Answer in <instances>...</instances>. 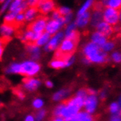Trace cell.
I'll use <instances>...</instances> for the list:
<instances>
[{"label":"cell","mask_w":121,"mask_h":121,"mask_svg":"<svg viewBox=\"0 0 121 121\" xmlns=\"http://www.w3.org/2000/svg\"><path fill=\"white\" fill-rule=\"evenodd\" d=\"M82 52L84 57L87 58L90 62L104 64L108 62V56L101 49V46L91 41L85 44Z\"/></svg>","instance_id":"1"},{"label":"cell","mask_w":121,"mask_h":121,"mask_svg":"<svg viewBox=\"0 0 121 121\" xmlns=\"http://www.w3.org/2000/svg\"><path fill=\"white\" fill-rule=\"evenodd\" d=\"M103 17L105 22L112 26H115L120 24L119 10H116L109 7H105L103 9Z\"/></svg>","instance_id":"2"},{"label":"cell","mask_w":121,"mask_h":121,"mask_svg":"<svg viewBox=\"0 0 121 121\" xmlns=\"http://www.w3.org/2000/svg\"><path fill=\"white\" fill-rule=\"evenodd\" d=\"M65 26V23L64 18L62 16L58 19H51L48 18V23L46 28V32L50 34L52 36L57 32L62 31L61 30Z\"/></svg>","instance_id":"3"},{"label":"cell","mask_w":121,"mask_h":121,"mask_svg":"<svg viewBox=\"0 0 121 121\" xmlns=\"http://www.w3.org/2000/svg\"><path fill=\"white\" fill-rule=\"evenodd\" d=\"M48 20L46 16L40 15L37 19H35L33 22L30 23L28 26V29L37 33H43L46 32V28L48 23Z\"/></svg>","instance_id":"4"},{"label":"cell","mask_w":121,"mask_h":121,"mask_svg":"<svg viewBox=\"0 0 121 121\" xmlns=\"http://www.w3.org/2000/svg\"><path fill=\"white\" fill-rule=\"evenodd\" d=\"M64 39H65V33H64L63 31H60L52 35L50 40L45 46L44 50L46 52H52L54 50H56Z\"/></svg>","instance_id":"5"},{"label":"cell","mask_w":121,"mask_h":121,"mask_svg":"<svg viewBox=\"0 0 121 121\" xmlns=\"http://www.w3.org/2000/svg\"><path fill=\"white\" fill-rule=\"evenodd\" d=\"M37 8L40 11V15L45 16L50 15L57 8L54 0H40Z\"/></svg>","instance_id":"6"},{"label":"cell","mask_w":121,"mask_h":121,"mask_svg":"<svg viewBox=\"0 0 121 121\" xmlns=\"http://www.w3.org/2000/svg\"><path fill=\"white\" fill-rule=\"evenodd\" d=\"M16 24L3 23L1 25V26H0V33H1V37H2L1 43H4V45L5 43L10 40L11 37L16 33Z\"/></svg>","instance_id":"7"},{"label":"cell","mask_w":121,"mask_h":121,"mask_svg":"<svg viewBox=\"0 0 121 121\" xmlns=\"http://www.w3.org/2000/svg\"><path fill=\"white\" fill-rule=\"evenodd\" d=\"M40 66L38 63L34 62H25L21 65V72L20 73L25 76H33L36 74Z\"/></svg>","instance_id":"8"},{"label":"cell","mask_w":121,"mask_h":121,"mask_svg":"<svg viewBox=\"0 0 121 121\" xmlns=\"http://www.w3.org/2000/svg\"><path fill=\"white\" fill-rule=\"evenodd\" d=\"M40 33L35 32L27 28L24 32H23L19 35V39L21 42L24 43L26 44L35 43L37 40L40 38Z\"/></svg>","instance_id":"9"},{"label":"cell","mask_w":121,"mask_h":121,"mask_svg":"<svg viewBox=\"0 0 121 121\" xmlns=\"http://www.w3.org/2000/svg\"><path fill=\"white\" fill-rule=\"evenodd\" d=\"M90 18H91V12L84 13L81 15L76 16L75 23L77 26V28L79 29H84L90 24Z\"/></svg>","instance_id":"10"},{"label":"cell","mask_w":121,"mask_h":121,"mask_svg":"<svg viewBox=\"0 0 121 121\" xmlns=\"http://www.w3.org/2000/svg\"><path fill=\"white\" fill-rule=\"evenodd\" d=\"M24 13L25 16V21L29 24L33 22L40 16V11L37 7H28Z\"/></svg>","instance_id":"11"},{"label":"cell","mask_w":121,"mask_h":121,"mask_svg":"<svg viewBox=\"0 0 121 121\" xmlns=\"http://www.w3.org/2000/svg\"><path fill=\"white\" fill-rule=\"evenodd\" d=\"M28 6L26 2H22L20 0H13L12 2L8 11L15 13L18 14L19 13H24L28 8Z\"/></svg>","instance_id":"12"},{"label":"cell","mask_w":121,"mask_h":121,"mask_svg":"<svg viewBox=\"0 0 121 121\" xmlns=\"http://www.w3.org/2000/svg\"><path fill=\"white\" fill-rule=\"evenodd\" d=\"M103 10L93 9L91 12V18H90V25L95 29V27L104 21L103 17Z\"/></svg>","instance_id":"13"},{"label":"cell","mask_w":121,"mask_h":121,"mask_svg":"<svg viewBox=\"0 0 121 121\" xmlns=\"http://www.w3.org/2000/svg\"><path fill=\"white\" fill-rule=\"evenodd\" d=\"M95 30L105 35L106 38H109L114 33V32H115L114 26H111L108 23L105 22L104 21H103L102 22H101L95 27Z\"/></svg>","instance_id":"14"},{"label":"cell","mask_w":121,"mask_h":121,"mask_svg":"<svg viewBox=\"0 0 121 121\" xmlns=\"http://www.w3.org/2000/svg\"><path fill=\"white\" fill-rule=\"evenodd\" d=\"M90 40H91V42L94 43L96 45L101 47L103 45H104L107 42L108 38H106L105 35H104L103 34L98 32V31L95 30L91 34Z\"/></svg>","instance_id":"15"},{"label":"cell","mask_w":121,"mask_h":121,"mask_svg":"<svg viewBox=\"0 0 121 121\" xmlns=\"http://www.w3.org/2000/svg\"><path fill=\"white\" fill-rule=\"evenodd\" d=\"M26 51L29 54L30 56L33 60H38L40 57V50L39 46H38L35 43H30L26 44Z\"/></svg>","instance_id":"16"},{"label":"cell","mask_w":121,"mask_h":121,"mask_svg":"<svg viewBox=\"0 0 121 121\" xmlns=\"http://www.w3.org/2000/svg\"><path fill=\"white\" fill-rule=\"evenodd\" d=\"M97 105V98L95 95H89L84 101L85 109L88 113L93 112Z\"/></svg>","instance_id":"17"},{"label":"cell","mask_w":121,"mask_h":121,"mask_svg":"<svg viewBox=\"0 0 121 121\" xmlns=\"http://www.w3.org/2000/svg\"><path fill=\"white\" fill-rule=\"evenodd\" d=\"M95 4V0H85V1L81 4L79 9H78L76 12V16L89 12L91 8H94Z\"/></svg>","instance_id":"18"},{"label":"cell","mask_w":121,"mask_h":121,"mask_svg":"<svg viewBox=\"0 0 121 121\" xmlns=\"http://www.w3.org/2000/svg\"><path fill=\"white\" fill-rule=\"evenodd\" d=\"M65 121H94L93 117L87 112H80L76 115L66 118Z\"/></svg>","instance_id":"19"},{"label":"cell","mask_w":121,"mask_h":121,"mask_svg":"<svg viewBox=\"0 0 121 121\" xmlns=\"http://www.w3.org/2000/svg\"><path fill=\"white\" fill-rule=\"evenodd\" d=\"M79 108L76 106H73V105H68L66 106L65 109H64L62 114V117H64L66 118L70 117L72 116L76 115L77 112H79Z\"/></svg>","instance_id":"20"},{"label":"cell","mask_w":121,"mask_h":121,"mask_svg":"<svg viewBox=\"0 0 121 121\" xmlns=\"http://www.w3.org/2000/svg\"><path fill=\"white\" fill-rule=\"evenodd\" d=\"M23 83L24 84V87L29 90H36L40 85V82L38 80L31 78H25L23 79Z\"/></svg>","instance_id":"21"},{"label":"cell","mask_w":121,"mask_h":121,"mask_svg":"<svg viewBox=\"0 0 121 121\" xmlns=\"http://www.w3.org/2000/svg\"><path fill=\"white\" fill-rule=\"evenodd\" d=\"M52 38V35L50 34H48V32H44L43 33H42L40 38L37 40V42L35 43V44H36L38 46H46L48 41L50 40Z\"/></svg>","instance_id":"22"},{"label":"cell","mask_w":121,"mask_h":121,"mask_svg":"<svg viewBox=\"0 0 121 121\" xmlns=\"http://www.w3.org/2000/svg\"><path fill=\"white\" fill-rule=\"evenodd\" d=\"M16 16V14L15 13L8 11V12L5 13L3 15V21H4V23L15 24Z\"/></svg>","instance_id":"23"},{"label":"cell","mask_w":121,"mask_h":121,"mask_svg":"<svg viewBox=\"0 0 121 121\" xmlns=\"http://www.w3.org/2000/svg\"><path fill=\"white\" fill-rule=\"evenodd\" d=\"M56 9H57L61 16H62V17H65V16L69 15V14L73 13L72 9H71L70 7L66 6V5H61V6L58 7Z\"/></svg>","instance_id":"24"},{"label":"cell","mask_w":121,"mask_h":121,"mask_svg":"<svg viewBox=\"0 0 121 121\" xmlns=\"http://www.w3.org/2000/svg\"><path fill=\"white\" fill-rule=\"evenodd\" d=\"M77 30V26L75 23V21H72L71 23L66 24L65 26V30H64V33H65V35H67L71 32H73L74 31Z\"/></svg>","instance_id":"25"},{"label":"cell","mask_w":121,"mask_h":121,"mask_svg":"<svg viewBox=\"0 0 121 121\" xmlns=\"http://www.w3.org/2000/svg\"><path fill=\"white\" fill-rule=\"evenodd\" d=\"M70 92V90L69 89H64L60 91H59L58 92L55 93L53 96V100L54 101H59L60 99H62V98H64L65 96H66L68 93Z\"/></svg>","instance_id":"26"},{"label":"cell","mask_w":121,"mask_h":121,"mask_svg":"<svg viewBox=\"0 0 121 121\" xmlns=\"http://www.w3.org/2000/svg\"><path fill=\"white\" fill-rule=\"evenodd\" d=\"M13 1V0H4V2L1 3V6H0V13H1V14H4L8 11Z\"/></svg>","instance_id":"27"},{"label":"cell","mask_w":121,"mask_h":121,"mask_svg":"<svg viewBox=\"0 0 121 121\" xmlns=\"http://www.w3.org/2000/svg\"><path fill=\"white\" fill-rule=\"evenodd\" d=\"M106 7L120 10L121 9V0H109Z\"/></svg>","instance_id":"28"},{"label":"cell","mask_w":121,"mask_h":121,"mask_svg":"<svg viewBox=\"0 0 121 121\" xmlns=\"http://www.w3.org/2000/svg\"><path fill=\"white\" fill-rule=\"evenodd\" d=\"M49 65L54 68H62L65 67L66 65V62L62 61V60H52L50 63H49Z\"/></svg>","instance_id":"29"},{"label":"cell","mask_w":121,"mask_h":121,"mask_svg":"<svg viewBox=\"0 0 121 121\" xmlns=\"http://www.w3.org/2000/svg\"><path fill=\"white\" fill-rule=\"evenodd\" d=\"M115 43L112 40H108L107 42H106L104 45H103L101 48L104 52H107L112 50V49L115 48Z\"/></svg>","instance_id":"30"},{"label":"cell","mask_w":121,"mask_h":121,"mask_svg":"<svg viewBox=\"0 0 121 121\" xmlns=\"http://www.w3.org/2000/svg\"><path fill=\"white\" fill-rule=\"evenodd\" d=\"M7 72L8 73H20L21 72V65L19 64H13L8 69H7Z\"/></svg>","instance_id":"31"},{"label":"cell","mask_w":121,"mask_h":121,"mask_svg":"<svg viewBox=\"0 0 121 121\" xmlns=\"http://www.w3.org/2000/svg\"><path fill=\"white\" fill-rule=\"evenodd\" d=\"M25 21V16L24 13H19L16 14V20H15V24L16 25H21Z\"/></svg>","instance_id":"32"},{"label":"cell","mask_w":121,"mask_h":121,"mask_svg":"<svg viewBox=\"0 0 121 121\" xmlns=\"http://www.w3.org/2000/svg\"><path fill=\"white\" fill-rule=\"evenodd\" d=\"M65 106H66V105H65L64 104L58 106L54 110V115L56 116V117H62V112H63V110H64V109H65Z\"/></svg>","instance_id":"33"},{"label":"cell","mask_w":121,"mask_h":121,"mask_svg":"<svg viewBox=\"0 0 121 121\" xmlns=\"http://www.w3.org/2000/svg\"><path fill=\"white\" fill-rule=\"evenodd\" d=\"M13 93L15 94L18 98H19L20 99H24L25 98V94L24 92L21 90V89L16 87L13 89Z\"/></svg>","instance_id":"34"},{"label":"cell","mask_w":121,"mask_h":121,"mask_svg":"<svg viewBox=\"0 0 121 121\" xmlns=\"http://www.w3.org/2000/svg\"><path fill=\"white\" fill-rule=\"evenodd\" d=\"M45 115H46V111L43 109H41V110H39L35 113V119H36L37 121H40L44 117Z\"/></svg>","instance_id":"35"},{"label":"cell","mask_w":121,"mask_h":121,"mask_svg":"<svg viewBox=\"0 0 121 121\" xmlns=\"http://www.w3.org/2000/svg\"><path fill=\"white\" fill-rule=\"evenodd\" d=\"M76 96L78 97H80L83 99H84V101H85V99H86L89 95L87 94V89H82L80 90L79 92H77V95Z\"/></svg>","instance_id":"36"},{"label":"cell","mask_w":121,"mask_h":121,"mask_svg":"<svg viewBox=\"0 0 121 121\" xmlns=\"http://www.w3.org/2000/svg\"><path fill=\"white\" fill-rule=\"evenodd\" d=\"M109 110L112 113H114V114L117 113L120 111L119 104H117L116 103H112L109 106Z\"/></svg>","instance_id":"37"},{"label":"cell","mask_w":121,"mask_h":121,"mask_svg":"<svg viewBox=\"0 0 121 121\" xmlns=\"http://www.w3.org/2000/svg\"><path fill=\"white\" fill-rule=\"evenodd\" d=\"M112 58L115 62H121V52H114L112 55Z\"/></svg>","instance_id":"38"},{"label":"cell","mask_w":121,"mask_h":121,"mask_svg":"<svg viewBox=\"0 0 121 121\" xmlns=\"http://www.w3.org/2000/svg\"><path fill=\"white\" fill-rule=\"evenodd\" d=\"M64 18V21H65V25L66 24H68L70 23H71L72 21H73V13H71V14H69V15L63 17Z\"/></svg>","instance_id":"39"},{"label":"cell","mask_w":121,"mask_h":121,"mask_svg":"<svg viewBox=\"0 0 121 121\" xmlns=\"http://www.w3.org/2000/svg\"><path fill=\"white\" fill-rule=\"evenodd\" d=\"M61 16V15L60 14L59 11L57 10V9H56L55 10H54L51 14H50V17H49V18L51 19H58L60 18Z\"/></svg>","instance_id":"40"},{"label":"cell","mask_w":121,"mask_h":121,"mask_svg":"<svg viewBox=\"0 0 121 121\" xmlns=\"http://www.w3.org/2000/svg\"><path fill=\"white\" fill-rule=\"evenodd\" d=\"M25 2L29 7H38L40 0H26Z\"/></svg>","instance_id":"41"},{"label":"cell","mask_w":121,"mask_h":121,"mask_svg":"<svg viewBox=\"0 0 121 121\" xmlns=\"http://www.w3.org/2000/svg\"><path fill=\"white\" fill-rule=\"evenodd\" d=\"M43 101L40 100V99H36V100H35V101L33 102L34 106L35 108H37V109L40 108L41 106H43Z\"/></svg>","instance_id":"42"},{"label":"cell","mask_w":121,"mask_h":121,"mask_svg":"<svg viewBox=\"0 0 121 121\" xmlns=\"http://www.w3.org/2000/svg\"><path fill=\"white\" fill-rule=\"evenodd\" d=\"M109 2V0H98V2L101 3L104 8L105 7H106V5H107V3Z\"/></svg>","instance_id":"43"},{"label":"cell","mask_w":121,"mask_h":121,"mask_svg":"<svg viewBox=\"0 0 121 121\" xmlns=\"http://www.w3.org/2000/svg\"><path fill=\"white\" fill-rule=\"evenodd\" d=\"M73 61H74V58L73 57V56H72V57H71L70 60H68V62H66V65L65 66H68V65H71V64H72L73 62Z\"/></svg>","instance_id":"44"},{"label":"cell","mask_w":121,"mask_h":121,"mask_svg":"<svg viewBox=\"0 0 121 121\" xmlns=\"http://www.w3.org/2000/svg\"><path fill=\"white\" fill-rule=\"evenodd\" d=\"M100 98H101V100H104L106 98V92L104 91H102L100 93Z\"/></svg>","instance_id":"45"},{"label":"cell","mask_w":121,"mask_h":121,"mask_svg":"<svg viewBox=\"0 0 121 121\" xmlns=\"http://www.w3.org/2000/svg\"><path fill=\"white\" fill-rule=\"evenodd\" d=\"M112 121H121V119L120 118V117H117V116H114L112 117Z\"/></svg>","instance_id":"46"},{"label":"cell","mask_w":121,"mask_h":121,"mask_svg":"<svg viewBox=\"0 0 121 121\" xmlns=\"http://www.w3.org/2000/svg\"><path fill=\"white\" fill-rule=\"evenodd\" d=\"M46 85L48 87H52L53 86V84L51 82H49V81H47L46 82Z\"/></svg>","instance_id":"47"},{"label":"cell","mask_w":121,"mask_h":121,"mask_svg":"<svg viewBox=\"0 0 121 121\" xmlns=\"http://www.w3.org/2000/svg\"><path fill=\"white\" fill-rule=\"evenodd\" d=\"M25 121H34V118H33L32 116H28L26 118V120Z\"/></svg>","instance_id":"48"},{"label":"cell","mask_w":121,"mask_h":121,"mask_svg":"<svg viewBox=\"0 0 121 121\" xmlns=\"http://www.w3.org/2000/svg\"><path fill=\"white\" fill-rule=\"evenodd\" d=\"M52 121H64L62 118H60V117H56V118H54L53 120H52Z\"/></svg>","instance_id":"49"},{"label":"cell","mask_w":121,"mask_h":121,"mask_svg":"<svg viewBox=\"0 0 121 121\" xmlns=\"http://www.w3.org/2000/svg\"><path fill=\"white\" fill-rule=\"evenodd\" d=\"M119 21H120V24H121V9L119 10Z\"/></svg>","instance_id":"50"},{"label":"cell","mask_w":121,"mask_h":121,"mask_svg":"<svg viewBox=\"0 0 121 121\" xmlns=\"http://www.w3.org/2000/svg\"><path fill=\"white\" fill-rule=\"evenodd\" d=\"M118 104H119V106H120V110H121V96H120V98L119 99V103H118Z\"/></svg>","instance_id":"51"},{"label":"cell","mask_w":121,"mask_h":121,"mask_svg":"<svg viewBox=\"0 0 121 121\" xmlns=\"http://www.w3.org/2000/svg\"><path fill=\"white\" fill-rule=\"evenodd\" d=\"M4 2V0H0V2H1V3H2Z\"/></svg>","instance_id":"52"},{"label":"cell","mask_w":121,"mask_h":121,"mask_svg":"<svg viewBox=\"0 0 121 121\" xmlns=\"http://www.w3.org/2000/svg\"><path fill=\"white\" fill-rule=\"evenodd\" d=\"M20 1H22V2H25L26 0H20Z\"/></svg>","instance_id":"53"}]
</instances>
